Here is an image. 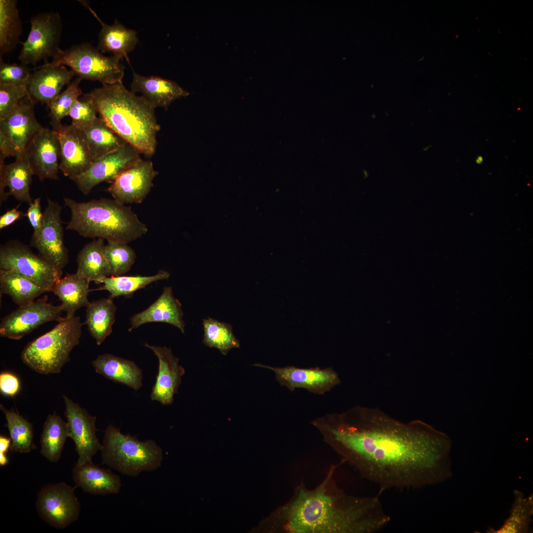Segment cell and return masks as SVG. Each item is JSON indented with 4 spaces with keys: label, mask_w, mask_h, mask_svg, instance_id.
I'll use <instances>...</instances> for the list:
<instances>
[{
    "label": "cell",
    "mask_w": 533,
    "mask_h": 533,
    "mask_svg": "<svg viewBox=\"0 0 533 533\" xmlns=\"http://www.w3.org/2000/svg\"><path fill=\"white\" fill-rule=\"evenodd\" d=\"M311 423L343 462L382 490L419 488L453 475L451 439L421 420L404 423L377 410L355 408Z\"/></svg>",
    "instance_id": "cell-1"
},
{
    "label": "cell",
    "mask_w": 533,
    "mask_h": 533,
    "mask_svg": "<svg viewBox=\"0 0 533 533\" xmlns=\"http://www.w3.org/2000/svg\"><path fill=\"white\" fill-rule=\"evenodd\" d=\"M331 464L312 489L302 481L291 497L264 519L256 531L271 533H376L390 521L378 496L347 494L335 478Z\"/></svg>",
    "instance_id": "cell-2"
},
{
    "label": "cell",
    "mask_w": 533,
    "mask_h": 533,
    "mask_svg": "<svg viewBox=\"0 0 533 533\" xmlns=\"http://www.w3.org/2000/svg\"><path fill=\"white\" fill-rule=\"evenodd\" d=\"M88 94L99 117L116 133L140 153L154 154L160 126L151 103L128 90L122 81L104 84Z\"/></svg>",
    "instance_id": "cell-3"
},
{
    "label": "cell",
    "mask_w": 533,
    "mask_h": 533,
    "mask_svg": "<svg viewBox=\"0 0 533 533\" xmlns=\"http://www.w3.org/2000/svg\"><path fill=\"white\" fill-rule=\"evenodd\" d=\"M64 201L71 211L66 229L83 237L128 244L148 231L131 208L115 199L78 202L65 197Z\"/></svg>",
    "instance_id": "cell-4"
},
{
    "label": "cell",
    "mask_w": 533,
    "mask_h": 533,
    "mask_svg": "<svg viewBox=\"0 0 533 533\" xmlns=\"http://www.w3.org/2000/svg\"><path fill=\"white\" fill-rule=\"evenodd\" d=\"M50 331L29 342L21 352L23 363L35 372L47 375L61 372L81 335L80 317H64Z\"/></svg>",
    "instance_id": "cell-5"
},
{
    "label": "cell",
    "mask_w": 533,
    "mask_h": 533,
    "mask_svg": "<svg viewBox=\"0 0 533 533\" xmlns=\"http://www.w3.org/2000/svg\"><path fill=\"white\" fill-rule=\"evenodd\" d=\"M100 451L103 464L131 477L157 469L163 460L162 449L155 441H140L111 424L105 431Z\"/></svg>",
    "instance_id": "cell-6"
},
{
    "label": "cell",
    "mask_w": 533,
    "mask_h": 533,
    "mask_svg": "<svg viewBox=\"0 0 533 533\" xmlns=\"http://www.w3.org/2000/svg\"><path fill=\"white\" fill-rule=\"evenodd\" d=\"M122 60L118 56H106L90 43H82L60 49L46 64L67 66L82 79L98 81L104 85L122 81L125 69Z\"/></svg>",
    "instance_id": "cell-7"
},
{
    "label": "cell",
    "mask_w": 533,
    "mask_h": 533,
    "mask_svg": "<svg viewBox=\"0 0 533 533\" xmlns=\"http://www.w3.org/2000/svg\"><path fill=\"white\" fill-rule=\"evenodd\" d=\"M30 31L24 42L18 56L21 64H32L35 67L41 60L44 64L54 58L59 51L63 25L58 12H49L38 14L30 21Z\"/></svg>",
    "instance_id": "cell-8"
},
{
    "label": "cell",
    "mask_w": 533,
    "mask_h": 533,
    "mask_svg": "<svg viewBox=\"0 0 533 533\" xmlns=\"http://www.w3.org/2000/svg\"><path fill=\"white\" fill-rule=\"evenodd\" d=\"M0 269L16 271L51 292L61 278L59 270L19 240H10L0 247Z\"/></svg>",
    "instance_id": "cell-9"
},
{
    "label": "cell",
    "mask_w": 533,
    "mask_h": 533,
    "mask_svg": "<svg viewBox=\"0 0 533 533\" xmlns=\"http://www.w3.org/2000/svg\"><path fill=\"white\" fill-rule=\"evenodd\" d=\"M76 488L63 482L45 485L38 492L36 503L39 517L59 529L76 521L81 504L75 493Z\"/></svg>",
    "instance_id": "cell-10"
},
{
    "label": "cell",
    "mask_w": 533,
    "mask_h": 533,
    "mask_svg": "<svg viewBox=\"0 0 533 533\" xmlns=\"http://www.w3.org/2000/svg\"><path fill=\"white\" fill-rule=\"evenodd\" d=\"M61 305H54L47 302V297L34 301L5 316L0 323L2 337L18 340L39 326L50 321L59 322L62 316Z\"/></svg>",
    "instance_id": "cell-11"
},
{
    "label": "cell",
    "mask_w": 533,
    "mask_h": 533,
    "mask_svg": "<svg viewBox=\"0 0 533 533\" xmlns=\"http://www.w3.org/2000/svg\"><path fill=\"white\" fill-rule=\"evenodd\" d=\"M62 210L58 202L47 199L40 234L30 244L38 251L40 256L61 270L69 263L68 250L64 242Z\"/></svg>",
    "instance_id": "cell-12"
},
{
    "label": "cell",
    "mask_w": 533,
    "mask_h": 533,
    "mask_svg": "<svg viewBox=\"0 0 533 533\" xmlns=\"http://www.w3.org/2000/svg\"><path fill=\"white\" fill-rule=\"evenodd\" d=\"M140 154L126 142L118 150L94 161L88 170L72 181L83 194L87 195L101 183L111 184L120 174L141 158Z\"/></svg>",
    "instance_id": "cell-13"
},
{
    "label": "cell",
    "mask_w": 533,
    "mask_h": 533,
    "mask_svg": "<svg viewBox=\"0 0 533 533\" xmlns=\"http://www.w3.org/2000/svg\"><path fill=\"white\" fill-rule=\"evenodd\" d=\"M63 398L69 437L74 442L78 456L76 465L92 462L93 457L102 448L96 434V418L67 396Z\"/></svg>",
    "instance_id": "cell-14"
},
{
    "label": "cell",
    "mask_w": 533,
    "mask_h": 533,
    "mask_svg": "<svg viewBox=\"0 0 533 533\" xmlns=\"http://www.w3.org/2000/svg\"><path fill=\"white\" fill-rule=\"evenodd\" d=\"M52 130L60 146L59 170L73 180L88 170L93 162L85 134L72 124L61 123Z\"/></svg>",
    "instance_id": "cell-15"
},
{
    "label": "cell",
    "mask_w": 533,
    "mask_h": 533,
    "mask_svg": "<svg viewBox=\"0 0 533 533\" xmlns=\"http://www.w3.org/2000/svg\"><path fill=\"white\" fill-rule=\"evenodd\" d=\"M158 174L151 160L141 158L120 174L107 190L123 204L141 203L150 192Z\"/></svg>",
    "instance_id": "cell-16"
},
{
    "label": "cell",
    "mask_w": 533,
    "mask_h": 533,
    "mask_svg": "<svg viewBox=\"0 0 533 533\" xmlns=\"http://www.w3.org/2000/svg\"><path fill=\"white\" fill-rule=\"evenodd\" d=\"M254 365L273 371L279 383L292 391L303 388L315 394H324L340 383L337 373L332 368H301L290 366L279 368L260 363Z\"/></svg>",
    "instance_id": "cell-17"
},
{
    "label": "cell",
    "mask_w": 533,
    "mask_h": 533,
    "mask_svg": "<svg viewBox=\"0 0 533 533\" xmlns=\"http://www.w3.org/2000/svg\"><path fill=\"white\" fill-rule=\"evenodd\" d=\"M24 152L34 175L40 181L58 179L60 146L54 130L42 126L31 139Z\"/></svg>",
    "instance_id": "cell-18"
},
{
    "label": "cell",
    "mask_w": 533,
    "mask_h": 533,
    "mask_svg": "<svg viewBox=\"0 0 533 533\" xmlns=\"http://www.w3.org/2000/svg\"><path fill=\"white\" fill-rule=\"evenodd\" d=\"M27 84V94L34 104H48L60 93L66 84H69L76 76L64 65L50 66L44 64L35 67Z\"/></svg>",
    "instance_id": "cell-19"
},
{
    "label": "cell",
    "mask_w": 533,
    "mask_h": 533,
    "mask_svg": "<svg viewBox=\"0 0 533 533\" xmlns=\"http://www.w3.org/2000/svg\"><path fill=\"white\" fill-rule=\"evenodd\" d=\"M152 350L158 360V371L156 381L152 386L151 398L163 405H169L174 400L185 374L184 367L179 364V358L172 353L170 348L145 343Z\"/></svg>",
    "instance_id": "cell-20"
},
{
    "label": "cell",
    "mask_w": 533,
    "mask_h": 533,
    "mask_svg": "<svg viewBox=\"0 0 533 533\" xmlns=\"http://www.w3.org/2000/svg\"><path fill=\"white\" fill-rule=\"evenodd\" d=\"M4 161L0 160V204L11 195L30 205L33 201L30 190L34 173L24 152L13 163Z\"/></svg>",
    "instance_id": "cell-21"
},
{
    "label": "cell",
    "mask_w": 533,
    "mask_h": 533,
    "mask_svg": "<svg viewBox=\"0 0 533 533\" xmlns=\"http://www.w3.org/2000/svg\"><path fill=\"white\" fill-rule=\"evenodd\" d=\"M34 105L27 94L9 115L0 120V132L14 143L21 152L42 127L36 117Z\"/></svg>",
    "instance_id": "cell-22"
},
{
    "label": "cell",
    "mask_w": 533,
    "mask_h": 533,
    "mask_svg": "<svg viewBox=\"0 0 533 533\" xmlns=\"http://www.w3.org/2000/svg\"><path fill=\"white\" fill-rule=\"evenodd\" d=\"M182 305L176 299L171 287H165L159 297L144 311L132 316L129 331L150 322H164L178 328L185 332V324Z\"/></svg>",
    "instance_id": "cell-23"
},
{
    "label": "cell",
    "mask_w": 533,
    "mask_h": 533,
    "mask_svg": "<svg viewBox=\"0 0 533 533\" xmlns=\"http://www.w3.org/2000/svg\"><path fill=\"white\" fill-rule=\"evenodd\" d=\"M130 91L135 94L141 93L155 108L165 109L175 100L190 94L173 81L156 76H143L134 72Z\"/></svg>",
    "instance_id": "cell-24"
},
{
    "label": "cell",
    "mask_w": 533,
    "mask_h": 533,
    "mask_svg": "<svg viewBox=\"0 0 533 533\" xmlns=\"http://www.w3.org/2000/svg\"><path fill=\"white\" fill-rule=\"evenodd\" d=\"M72 476L75 486L90 494H117L121 487L118 475L113 473L110 469L101 467L93 462L76 465Z\"/></svg>",
    "instance_id": "cell-25"
},
{
    "label": "cell",
    "mask_w": 533,
    "mask_h": 533,
    "mask_svg": "<svg viewBox=\"0 0 533 533\" xmlns=\"http://www.w3.org/2000/svg\"><path fill=\"white\" fill-rule=\"evenodd\" d=\"M92 365L96 373L112 381L135 390L142 386V371L133 361L105 353L94 360Z\"/></svg>",
    "instance_id": "cell-26"
},
{
    "label": "cell",
    "mask_w": 533,
    "mask_h": 533,
    "mask_svg": "<svg viewBox=\"0 0 533 533\" xmlns=\"http://www.w3.org/2000/svg\"><path fill=\"white\" fill-rule=\"evenodd\" d=\"M84 5L101 25L98 35L97 49L102 53H111L114 56L122 59L127 57L128 54L134 50L138 42L137 32L127 28L117 20H115L112 25L106 24L88 5L85 3Z\"/></svg>",
    "instance_id": "cell-27"
},
{
    "label": "cell",
    "mask_w": 533,
    "mask_h": 533,
    "mask_svg": "<svg viewBox=\"0 0 533 533\" xmlns=\"http://www.w3.org/2000/svg\"><path fill=\"white\" fill-rule=\"evenodd\" d=\"M104 239L97 238L87 243L77 255V270L79 277L101 283L110 276V267L105 254Z\"/></svg>",
    "instance_id": "cell-28"
},
{
    "label": "cell",
    "mask_w": 533,
    "mask_h": 533,
    "mask_svg": "<svg viewBox=\"0 0 533 533\" xmlns=\"http://www.w3.org/2000/svg\"><path fill=\"white\" fill-rule=\"evenodd\" d=\"M90 282L79 277L76 273H67L63 278L57 281L53 286L51 292L54 293L61 302L63 311L66 317L75 315L79 308L87 306L90 302L88 296L90 291Z\"/></svg>",
    "instance_id": "cell-29"
},
{
    "label": "cell",
    "mask_w": 533,
    "mask_h": 533,
    "mask_svg": "<svg viewBox=\"0 0 533 533\" xmlns=\"http://www.w3.org/2000/svg\"><path fill=\"white\" fill-rule=\"evenodd\" d=\"M0 294L8 295L19 306L28 305L47 291L23 274L12 270L0 269Z\"/></svg>",
    "instance_id": "cell-30"
},
{
    "label": "cell",
    "mask_w": 533,
    "mask_h": 533,
    "mask_svg": "<svg viewBox=\"0 0 533 533\" xmlns=\"http://www.w3.org/2000/svg\"><path fill=\"white\" fill-rule=\"evenodd\" d=\"M113 299L110 297L94 301L89 302L86 307L85 323L90 335L98 345L101 344L112 332L117 309Z\"/></svg>",
    "instance_id": "cell-31"
},
{
    "label": "cell",
    "mask_w": 533,
    "mask_h": 533,
    "mask_svg": "<svg viewBox=\"0 0 533 533\" xmlns=\"http://www.w3.org/2000/svg\"><path fill=\"white\" fill-rule=\"evenodd\" d=\"M82 131L93 162L118 150L126 143L99 116Z\"/></svg>",
    "instance_id": "cell-32"
},
{
    "label": "cell",
    "mask_w": 533,
    "mask_h": 533,
    "mask_svg": "<svg viewBox=\"0 0 533 533\" xmlns=\"http://www.w3.org/2000/svg\"><path fill=\"white\" fill-rule=\"evenodd\" d=\"M68 437L67 422L55 413L48 415L40 437V454L50 462H57Z\"/></svg>",
    "instance_id": "cell-33"
},
{
    "label": "cell",
    "mask_w": 533,
    "mask_h": 533,
    "mask_svg": "<svg viewBox=\"0 0 533 533\" xmlns=\"http://www.w3.org/2000/svg\"><path fill=\"white\" fill-rule=\"evenodd\" d=\"M16 0H0V58L21 42L22 25Z\"/></svg>",
    "instance_id": "cell-34"
},
{
    "label": "cell",
    "mask_w": 533,
    "mask_h": 533,
    "mask_svg": "<svg viewBox=\"0 0 533 533\" xmlns=\"http://www.w3.org/2000/svg\"><path fill=\"white\" fill-rule=\"evenodd\" d=\"M515 500L512 504L510 515L503 525L498 530L490 528L487 532L490 533H526L530 530L533 522V496L528 497L520 491H514Z\"/></svg>",
    "instance_id": "cell-35"
},
{
    "label": "cell",
    "mask_w": 533,
    "mask_h": 533,
    "mask_svg": "<svg viewBox=\"0 0 533 533\" xmlns=\"http://www.w3.org/2000/svg\"><path fill=\"white\" fill-rule=\"evenodd\" d=\"M170 273L160 269L151 276H109L103 279V285L98 290H104L110 293L113 298L119 296L129 297L136 291L145 287L152 282L167 279Z\"/></svg>",
    "instance_id": "cell-36"
},
{
    "label": "cell",
    "mask_w": 533,
    "mask_h": 533,
    "mask_svg": "<svg viewBox=\"0 0 533 533\" xmlns=\"http://www.w3.org/2000/svg\"><path fill=\"white\" fill-rule=\"evenodd\" d=\"M0 409L4 415L11 440L10 450L28 453L35 449L32 424L14 410H8L1 404Z\"/></svg>",
    "instance_id": "cell-37"
},
{
    "label": "cell",
    "mask_w": 533,
    "mask_h": 533,
    "mask_svg": "<svg viewBox=\"0 0 533 533\" xmlns=\"http://www.w3.org/2000/svg\"><path fill=\"white\" fill-rule=\"evenodd\" d=\"M202 324L203 343L205 345L217 348L223 355H226L233 348L239 347V342L234 336L230 324L211 317L203 319Z\"/></svg>",
    "instance_id": "cell-38"
},
{
    "label": "cell",
    "mask_w": 533,
    "mask_h": 533,
    "mask_svg": "<svg viewBox=\"0 0 533 533\" xmlns=\"http://www.w3.org/2000/svg\"><path fill=\"white\" fill-rule=\"evenodd\" d=\"M105 254L110 267V276H118L128 272L136 258L135 252L128 244L108 241Z\"/></svg>",
    "instance_id": "cell-39"
},
{
    "label": "cell",
    "mask_w": 533,
    "mask_h": 533,
    "mask_svg": "<svg viewBox=\"0 0 533 533\" xmlns=\"http://www.w3.org/2000/svg\"><path fill=\"white\" fill-rule=\"evenodd\" d=\"M82 79L78 76L72 81L67 88L52 100L47 105L52 127L61 123V120L67 116L75 101L83 92L79 85Z\"/></svg>",
    "instance_id": "cell-40"
},
{
    "label": "cell",
    "mask_w": 533,
    "mask_h": 533,
    "mask_svg": "<svg viewBox=\"0 0 533 533\" xmlns=\"http://www.w3.org/2000/svg\"><path fill=\"white\" fill-rule=\"evenodd\" d=\"M97 114L94 102L87 93L83 94L75 101L68 115L71 118L73 125L83 130L97 117Z\"/></svg>",
    "instance_id": "cell-41"
},
{
    "label": "cell",
    "mask_w": 533,
    "mask_h": 533,
    "mask_svg": "<svg viewBox=\"0 0 533 533\" xmlns=\"http://www.w3.org/2000/svg\"><path fill=\"white\" fill-rule=\"evenodd\" d=\"M26 95V84L0 83V120L9 115Z\"/></svg>",
    "instance_id": "cell-42"
},
{
    "label": "cell",
    "mask_w": 533,
    "mask_h": 533,
    "mask_svg": "<svg viewBox=\"0 0 533 533\" xmlns=\"http://www.w3.org/2000/svg\"><path fill=\"white\" fill-rule=\"evenodd\" d=\"M31 74L27 66L6 63L0 58V83L27 85Z\"/></svg>",
    "instance_id": "cell-43"
},
{
    "label": "cell",
    "mask_w": 533,
    "mask_h": 533,
    "mask_svg": "<svg viewBox=\"0 0 533 533\" xmlns=\"http://www.w3.org/2000/svg\"><path fill=\"white\" fill-rule=\"evenodd\" d=\"M25 215L28 219L33 230V235L31 242L36 241L38 237L41 229L43 213L41 211L40 198L35 199L29 205Z\"/></svg>",
    "instance_id": "cell-44"
},
{
    "label": "cell",
    "mask_w": 533,
    "mask_h": 533,
    "mask_svg": "<svg viewBox=\"0 0 533 533\" xmlns=\"http://www.w3.org/2000/svg\"><path fill=\"white\" fill-rule=\"evenodd\" d=\"M20 387L18 378L12 373L2 372L0 374V391L4 395L14 397Z\"/></svg>",
    "instance_id": "cell-45"
},
{
    "label": "cell",
    "mask_w": 533,
    "mask_h": 533,
    "mask_svg": "<svg viewBox=\"0 0 533 533\" xmlns=\"http://www.w3.org/2000/svg\"><path fill=\"white\" fill-rule=\"evenodd\" d=\"M20 153L14 143L0 132V160H4L10 156L16 157Z\"/></svg>",
    "instance_id": "cell-46"
},
{
    "label": "cell",
    "mask_w": 533,
    "mask_h": 533,
    "mask_svg": "<svg viewBox=\"0 0 533 533\" xmlns=\"http://www.w3.org/2000/svg\"><path fill=\"white\" fill-rule=\"evenodd\" d=\"M23 213L16 208H12L0 217V229L9 226L19 219Z\"/></svg>",
    "instance_id": "cell-47"
},
{
    "label": "cell",
    "mask_w": 533,
    "mask_h": 533,
    "mask_svg": "<svg viewBox=\"0 0 533 533\" xmlns=\"http://www.w3.org/2000/svg\"><path fill=\"white\" fill-rule=\"evenodd\" d=\"M11 444L10 438L0 436V453L6 454L10 449Z\"/></svg>",
    "instance_id": "cell-48"
},
{
    "label": "cell",
    "mask_w": 533,
    "mask_h": 533,
    "mask_svg": "<svg viewBox=\"0 0 533 533\" xmlns=\"http://www.w3.org/2000/svg\"><path fill=\"white\" fill-rule=\"evenodd\" d=\"M8 458L5 453H0V465L1 466L6 465L8 462Z\"/></svg>",
    "instance_id": "cell-49"
},
{
    "label": "cell",
    "mask_w": 533,
    "mask_h": 533,
    "mask_svg": "<svg viewBox=\"0 0 533 533\" xmlns=\"http://www.w3.org/2000/svg\"><path fill=\"white\" fill-rule=\"evenodd\" d=\"M483 160V157L481 156H479L476 159V162L477 164H480L482 162Z\"/></svg>",
    "instance_id": "cell-50"
}]
</instances>
